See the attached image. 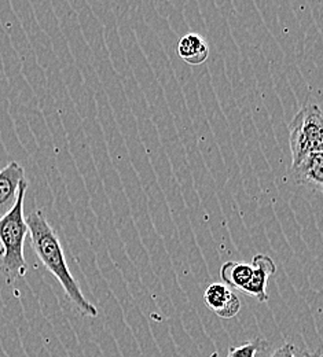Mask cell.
Listing matches in <instances>:
<instances>
[{"label": "cell", "instance_id": "6da1fadb", "mask_svg": "<svg viewBox=\"0 0 323 357\" xmlns=\"http://www.w3.org/2000/svg\"><path fill=\"white\" fill-rule=\"evenodd\" d=\"M25 222L31 234L32 248L42 264L55 276L76 310L86 317L96 319L99 312L96 307L84 297L79 283L69 271L61 241L57 231L48 223L45 213L42 211H35L28 215Z\"/></svg>", "mask_w": 323, "mask_h": 357}, {"label": "cell", "instance_id": "7a4b0ae2", "mask_svg": "<svg viewBox=\"0 0 323 357\" xmlns=\"http://www.w3.org/2000/svg\"><path fill=\"white\" fill-rule=\"evenodd\" d=\"M28 180L24 178L18 187V195L8 213L0 218V272L8 283L24 278L28 266L24 256L25 238L29 234L24 216V202Z\"/></svg>", "mask_w": 323, "mask_h": 357}, {"label": "cell", "instance_id": "3957f363", "mask_svg": "<svg viewBox=\"0 0 323 357\" xmlns=\"http://www.w3.org/2000/svg\"><path fill=\"white\" fill-rule=\"evenodd\" d=\"M289 131L292 164L313 153H323L322 110L318 105L313 103L303 107L290 123Z\"/></svg>", "mask_w": 323, "mask_h": 357}, {"label": "cell", "instance_id": "277c9868", "mask_svg": "<svg viewBox=\"0 0 323 357\" xmlns=\"http://www.w3.org/2000/svg\"><path fill=\"white\" fill-rule=\"evenodd\" d=\"M206 307L222 319H232L241 311V301L225 283H212L204 293Z\"/></svg>", "mask_w": 323, "mask_h": 357}, {"label": "cell", "instance_id": "5b68a950", "mask_svg": "<svg viewBox=\"0 0 323 357\" xmlns=\"http://www.w3.org/2000/svg\"><path fill=\"white\" fill-rule=\"evenodd\" d=\"M252 278L249 283L242 289V291L255 297L259 303H267V284L269 279L276 273L277 267L273 259L267 255H256L250 263Z\"/></svg>", "mask_w": 323, "mask_h": 357}, {"label": "cell", "instance_id": "8992f818", "mask_svg": "<svg viewBox=\"0 0 323 357\" xmlns=\"http://www.w3.org/2000/svg\"><path fill=\"white\" fill-rule=\"evenodd\" d=\"M323 153H313L292 164L290 176L296 184L321 191L323 184Z\"/></svg>", "mask_w": 323, "mask_h": 357}, {"label": "cell", "instance_id": "52a82bcc", "mask_svg": "<svg viewBox=\"0 0 323 357\" xmlns=\"http://www.w3.org/2000/svg\"><path fill=\"white\" fill-rule=\"evenodd\" d=\"M25 178V169L13 161L0 171V218L11 211L17 201L20 183Z\"/></svg>", "mask_w": 323, "mask_h": 357}, {"label": "cell", "instance_id": "ba28073f", "mask_svg": "<svg viewBox=\"0 0 323 357\" xmlns=\"http://www.w3.org/2000/svg\"><path fill=\"white\" fill-rule=\"evenodd\" d=\"M178 54L191 66L204 63L209 55V45L206 40L197 33H187L178 43Z\"/></svg>", "mask_w": 323, "mask_h": 357}, {"label": "cell", "instance_id": "9c48e42d", "mask_svg": "<svg viewBox=\"0 0 323 357\" xmlns=\"http://www.w3.org/2000/svg\"><path fill=\"white\" fill-rule=\"evenodd\" d=\"M222 283L232 290H242L252 278V266L242 261H229L220 268Z\"/></svg>", "mask_w": 323, "mask_h": 357}, {"label": "cell", "instance_id": "30bf717a", "mask_svg": "<svg viewBox=\"0 0 323 357\" xmlns=\"http://www.w3.org/2000/svg\"><path fill=\"white\" fill-rule=\"evenodd\" d=\"M269 347L267 341L262 338L250 340L246 344L241 347H232L229 349V356L227 357H256L257 354L264 351Z\"/></svg>", "mask_w": 323, "mask_h": 357}, {"label": "cell", "instance_id": "8fae6325", "mask_svg": "<svg viewBox=\"0 0 323 357\" xmlns=\"http://www.w3.org/2000/svg\"><path fill=\"white\" fill-rule=\"evenodd\" d=\"M294 349L296 348L292 344H283L277 351H274V354L270 357H293Z\"/></svg>", "mask_w": 323, "mask_h": 357}, {"label": "cell", "instance_id": "7c38bea8", "mask_svg": "<svg viewBox=\"0 0 323 357\" xmlns=\"http://www.w3.org/2000/svg\"><path fill=\"white\" fill-rule=\"evenodd\" d=\"M293 357H322L321 351H307V349H294Z\"/></svg>", "mask_w": 323, "mask_h": 357}]
</instances>
